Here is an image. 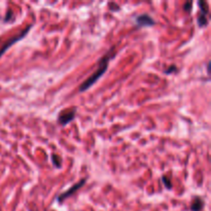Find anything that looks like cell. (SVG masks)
Listing matches in <instances>:
<instances>
[{"label": "cell", "instance_id": "cell-8", "mask_svg": "<svg viewBox=\"0 0 211 211\" xmlns=\"http://www.w3.org/2000/svg\"><path fill=\"white\" fill-rule=\"evenodd\" d=\"M52 162H53V165L55 166L56 168L60 169L62 167V159L57 155H52Z\"/></svg>", "mask_w": 211, "mask_h": 211}, {"label": "cell", "instance_id": "cell-10", "mask_svg": "<svg viewBox=\"0 0 211 211\" xmlns=\"http://www.w3.org/2000/svg\"><path fill=\"white\" fill-rule=\"evenodd\" d=\"M14 21V12H12V10L8 8L6 12V14H5L4 15V19H3V22L5 23H10Z\"/></svg>", "mask_w": 211, "mask_h": 211}, {"label": "cell", "instance_id": "cell-6", "mask_svg": "<svg viewBox=\"0 0 211 211\" xmlns=\"http://www.w3.org/2000/svg\"><path fill=\"white\" fill-rule=\"evenodd\" d=\"M204 207V201L200 197H196L193 200L191 204V210L192 211H201Z\"/></svg>", "mask_w": 211, "mask_h": 211}, {"label": "cell", "instance_id": "cell-4", "mask_svg": "<svg viewBox=\"0 0 211 211\" xmlns=\"http://www.w3.org/2000/svg\"><path fill=\"white\" fill-rule=\"evenodd\" d=\"M75 113H76V107L68 108L66 110L61 111L58 116V122L62 126H66L71 121H73L75 118Z\"/></svg>", "mask_w": 211, "mask_h": 211}, {"label": "cell", "instance_id": "cell-7", "mask_svg": "<svg viewBox=\"0 0 211 211\" xmlns=\"http://www.w3.org/2000/svg\"><path fill=\"white\" fill-rule=\"evenodd\" d=\"M197 23H198V26L200 28L202 27H206L207 24H208V18L206 15H203V14H200L199 17L197 19Z\"/></svg>", "mask_w": 211, "mask_h": 211}, {"label": "cell", "instance_id": "cell-11", "mask_svg": "<svg viewBox=\"0 0 211 211\" xmlns=\"http://www.w3.org/2000/svg\"><path fill=\"white\" fill-rule=\"evenodd\" d=\"M162 181H163V183H164V186H165L166 189H172L171 180H170V178H169L168 176H166V175L162 176Z\"/></svg>", "mask_w": 211, "mask_h": 211}, {"label": "cell", "instance_id": "cell-3", "mask_svg": "<svg viewBox=\"0 0 211 211\" xmlns=\"http://www.w3.org/2000/svg\"><path fill=\"white\" fill-rule=\"evenodd\" d=\"M85 182H87V178H82V180H79V182H76L75 184H73L71 187H69L68 189H66L65 192L61 193V194L59 195L58 197H57V202L59 203H62L64 202L66 199H68L69 197H71L72 195H74L75 193H76L79 189H82V186L85 184Z\"/></svg>", "mask_w": 211, "mask_h": 211}, {"label": "cell", "instance_id": "cell-9", "mask_svg": "<svg viewBox=\"0 0 211 211\" xmlns=\"http://www.w3.org/2000/svg\"><path fill=\"white\" fill-rule=\"evenodd\" d=\"M198 4H199L200 6V10H201V14L203 15H208V12H209V9H208V5L205 1H199L198 2Z\"/></svg>", "mask_w": 211, "mask_h": 211}, {"label": "cell", "instance_id": "cell-5", "mask_svg": "<svg viewBox=\"0 0 211 211\" xmlns=\"http://www.w3.org/2000/svg\"><path fill=\"white\" fill-rule=\"evenodd\" d=\"M135 24H136L138 28L152 27V26H155L156 22L149 15L142 14V15H137V17H135Z\"/></svg>", "mask_w": 211, "mask_h": 211}, {"label": "cell", "instance_id": "cell-13", "mask_svg": "<svg viewBox=\"0 0 211 211\" xmlns=\"http://www.w3.org/2000/svg\"><path fill=\"white\" fill-rule=\"evenodd\" d=\"M192 5H193V2L192 1L184 3V5H183L184 10H186V12H191V10H192Z\"/></svg>", "mask_w": 211, "mask_h": 211}, {"label": "cell", "instance_id": "cell-12", "mask_svg": "<svg viewBox=\"0 0 211 211\" xmlns=\"http://www.w3.org/2000/svg\"><path fill=\"white\" fill-rule=\"evenodd\" d=\"M177 70H178V68H177L176 65H171V66H169L167 69L164 70V73H165V74H172V73H175V72H177Z\"/></svg>", "mask_w": 211, "mask_h": 211}, {"label": "cell", "instance_id": "cell-2", "mask_svg": "<svg viewBox=\"0 0 211 211\" xmlns=\"http://www.w3.org/2000/svg\"><path fill=\"white\" fill-rule=\"evenodd\" d=\"M31 29H32V25H28L24 30L21 31L19 34L12 36V37H10L9 39H7L6 41H5V43L1 46V49H0V58H1L2 55H3L5 52H6L7 49L10 48V46L14 45V44H15V43L18 42V41L22 40L23 38H25L26 36L28 35V33L30 32Z\"/></svg>", "mask_w": 211, "mask_h": 211}, {"label": "cell", "instance_id": "cell-1", "mask_svg": "<svg viewBox=\"0 0 211 211\" xmlns=\"http://www.w3.org/2000/svg\"><path fill=\"white\" fill-rule=\"evenodd\" d=\"M114 56H116V46H112V48L108 51V53L106 55H104L102 58L100 59V61H99V63H98L97 70H96V71L94 72L90 77H88V79L79 85V90L80 93H84V92H85V91H88L89 89H90L91 87H93V85L103 76L104 73H105L108 69L109 61L112 60Z\"/></svg>", "mask_w": 211, "mask_h": 211}]
</instances>
